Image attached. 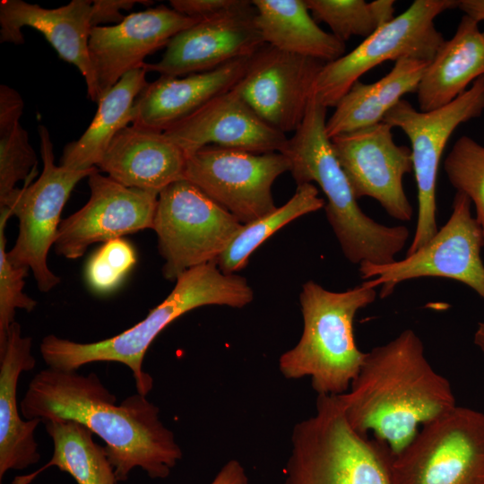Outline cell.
<instances>
[{"instance_id":"cell-4","label":"cell","mask_w":484,"mask_h":484,"mask_svg":"<svg viewBox=\"0 0 484 484\" xmlns=\"http://www.w3.org/2000/svg\"><path fill=\"white\" fill-rule=\"evenodd\" d=\"M326 109L312 96L302 123L280 152L288 159L297 186H320L327 199V220L350 263H393L404 248L410 230L402 225L380 224L360 209L327 135Z\"/></svg>"},{"instance_id":"cell-28","label":"cell","mask_w":484,"mask_h":484,"mask_svg":"<svg viewBox=\"0 0 484 484\" xmlns=\"http://www.w3.org/2000/svg\"><path fill=\"white\" fill-rule=\"evenodd\" d=\"M53 441V454L37 474L56 467L70 474L77 484H117L115 470L105 446L96 444L93 433L84 425L71 419L43 422Z\"/></svg>"},{"instance_id":"cell-38","label":"cell","mask_w":484,"mask_h":484,"mask_svg":"<svg viewBox=\"0 0 484 484\" xmlns=\"http://www.w3.org/2000/svg\"><path fill=\"white\" fill-rule=\"evenodd\" d=\"M458 8L479 22H484V0H459Z\"/></svg>"},{"instance_id":"cell-23","label":"cell","mask_w":484,"mask_h":484,"mask_svg":"<svg viewBox=\"0 0 484 484\" xmlns=\"http://www.w3.org/2000/svg\"><path fill=\"white\" fill-rule=\"evenodd\" d=\"M32 339L23 337L19 323L9 328L0 349V481L10 470H24L40 460L35 430L40 419L22 420L17 405V385L22 372L32 370Z\"/></svg>"},{"instance_id":"cell-12","label":"cell","mask_w":484,"mask_h":484,"mask_svg":"<svg viewBox=\"0 0 484 484\" xmlns=\"http://www.w3.org/2000/svg\"><path fill=\"white\" fill-rule=\"evenodd\" d=\"M471 203L468 196L456 192L448 220L431 239L400 261L360 264L361 278L373 288L381 286V298L391 295L402 281L435 277L460 281L484 300V237L471 215Z\"/></svg>"},{"instance_id":"cell-20","label":"cell","mask_w":484,"mask_h":484,"mask_svg":"<svg viewBox=\"0 0 484 484\" xmlns=\"http://www.w3.org/2000/svg\"><path fill=\"white\" fill-rule=\"evenodd\" d=\"M92 1L72 0L57 8H43L22 0L0 2V42L22 44L23 27L41 32L59 57L80 71L84 77L88 97L100 100L95 73L89 55Z\"/></svg>"},{"instance_id":"cell-6","label":"cell","mask_w":484,"mask_h":484,"mask_svg":"<svg viewBox=\"0 0 484 484\" xmlns=\"http://www.w3.org/2000/svg\"><path fill=\"white\" fill-rule=\"evenodd\" d=\"M290 438L283 484H392L388 446L350 426L341 394L317 395Z\"/></svg>"},{"instance_id":"cell-3","label":"cell","mask_w":484,"mask_h":484,"mask_svg":"<svg viewBox=\"0 0 484 484\" xmlns=\"http://www.w3.org/2000/svg\"><path fill=\"white\" fill-rule=\"evenodd\" d=\"M253 298V289L244 277L224 273L217 262H211L183 272L169 295L143 320L125 332L90 343L50 334L43 338L39 350L49 367L61 370H77L96 361L122 363L133 372L137 393L147 396L153 379L143 372V360L148 348L164 328L194 308L210 305L241 308Z\"/></svg>"},{"instance_id":"cell-14","label":"cell","mask_w":484,"mask_h":484,"mask_svg":"<svg viewBox=\"0 0 484 484\" xmlns=\"http://www.w3.org/2000/svg\"><path fill=\"white\" fill-rule=\"evenodd\" d=\"M331 142L357 199L373 198L391 217L411 220L413 208L402 184L413 170L411 151L394 143L389 125L382 121Z\"/></svg>"},{"instance_id":"cell-11","label":"cell","mask_w":484,"mask_h":484,"mask_svg":"<svg viewBox=\"0 0 484 484\" xmlns=\"http://www.w3.org/2000/svg\"><path fill=\"white\" fill-rule=\"evenodd\" d=\"M484 111V76L450 103L420 111L401 99L383 122L400 128L409 138L418 189V217L411 255L423 246L437 232L436 181L439 163L454 131L462 123L481 116Z\"/></svg>"},{"instance_id":"cell-36","label":"cell","mask_w":484,"mask_h":484,"mask_svg":"<svg viewBox=\"0 0 484 484\" xmlns=\"http://www.w3.org/2000/svg\"><path fill=\"white\" fill-rule=\"evenodd\" d=\"M136 4H151L152 1L146 0H95L91 5V27L100 26L102 23L117 22L123 21L125 16L122 10L129 11Z\"/></svg>"},{"instance_id":"cell-21","label":"cell","mask_w":484,"mask_h":484,"mask_svg":"<svg viewBox=\"0 0 484 484\" xmlns=\"http://www.w3.org/2000/svg\"><path fill=\"white\" fill-rule=\"evenodd\" d=\"M186 155L164 132L129 125L117 133L97 168L119 184L160 194L185 179Z\"/></svg>"},{"instance_id":"cell-37","label":"cell","mask_w":484,"mask_h":484,"mask_svg":"<svg viewBox=\"0 0 484 484\" xmlns=\"http://www.w3.org/2000/svg\"><path fill=\"white\" fill-rule=\"evenodd\" d=\"M210 484H249L246 470L236 459L229 460Z\"/></svg>"},{"instance_id":"cell-22","label":"cell","mask_w":484,"mask_h":484,"mask_svg":"<svg viewBox=\"0 0 484 484\" xmlns=\"http://www.w3.org/2000/svg\"><path fill=\"white\" fill-rule=\"evenodd\" d=\"M248 59L234 60L214 70L182 78L160 75L137 96L132 124L164 132L233 89L244 75Z\"/></svg>"},{"instance_id":"cell-39","label":"cell","mask_w":484,"mask_h":484,"mask_svg":"<svg viewBox=\"0 0 484 484\" xmlns=\"http://www.w3.org/2000/svg\"><path fill=\"white\" fill-rule=\"evenodd\" d=\"M473 342L484 353V321L478 323L473 335Z\"/></svg>"},{"instance_id":"cell-25","label":"cell","mask_w":484,"mask_h":484,"mask_svg":"<svg viewBox=\"0 0 484 484\" xmlns=\"http://www.w3.org/2000/svg\"><path fill=\"white\" fill-rule=\"evenodd\" d=\"M428 64L424 60L402 58L380 80L372 83L356 82L326 120L328 137L382 122L405 94L417 92Z\"/></svg>"},{"instance_id":"cell-27","label":"cell","mask_w":484,"mask_h":484,"mask_svg":"<svg viewBox=\"0 0 484 484\" xmlns=\"http://www.w3.org/2000/svg\"><path fill=\"white\" fill-rule=\"evenodd\" d=\"M146 73L143 67L127 73L102 96L88 128L65 147L60 166L76 170L97 168L114 137L133 123L134 101L149 83Z\"/></svg>"},{"instance_id":"cell-2","label":"cell","mask_w":484,"mask_h":484,"mask_svg":"<svg viewBox=\"0 0 484 484\" xmlns=\"http://www.w3.org/2000/svg\"><path fill=\"white\" fill-rule=\"evenodd\" d=\"M346 417L359 433L402 452L425 425L456 405L450 382L431 367L411 329L366 352L359 372L341 394Z\"/></svg>"},{"instance_id":"cell-17","label":"cell","mask_w":484,"mask_h":484,"mask_svg":"<svg viewBox=\"0 0 484 484\" xmlns=\"http://www.w3.org/2000/svg\"><path fill=\"white\" fill-rule=\"evenodd\" d=\"M255 17L250 1L241 8L200 20L170 39L159 62L145 63L143 67L160 75L180 77L248 58L265 44Z\"/></svg>"},{"instance_id":"cell-30","label":"cell","mask_w":484,"mask_h":484,"mask_svg":"<svg viewBox=\"0 0 484 484\" xmlns=\"http://www.w3.org/2000/svg\"><path fill=\"white\" fill-rule=\"evenodd\" d=\"M24 102L14 89L0 85V202L4 201L22 180L38 173L37 155L29 141L20 117Z\"/></svg>"},{"instance_id":"cell-33","label":"cell","mask_w":484,"mask_h":484,"mask_svg":"<svg viewBox=\"0 0 484 484\" xmlns=\"http://www.w3.org/2000/svg\"><path fill=\"white\" fill-rule=\"evenodd\" d=\"M13 215L7 207L0 208V349L13 324L16 309L32 311L37 302L23 292L24 278L30 269L13 265L7 255L5 226Z\"/></svg>"},{"instance_id":"cell-32","label":"cell","mask_w":484,"mask_h":484,"mask_svg":"<svg viewBox=\"0 0 484 484\" xmlns=\"http://www.w3.org/2000/svg\"><path fill=\"white\" fill-rule=\"evenodd\" d=\"M444 169L456 192L473 202L484 237V146L469 136H461L445 157Z\"/></svg>"},{"instance_id":"cell-15","label":"cell","mask_w":484,"mask_h":484,"mask_svg":"<svg viewBox=\"0 0 484 484\" xmlns=\"http://www.w3.org/2000/svg\"><path fill=\"white\" fill-rule=\"evenodd\" d=\"M325 64L264 44L249 57L234 89L264 122L286 134L302 123Z\"/></svg>"},{"instance_id":"cell-18","label":"cell","mask_w":484,"mask_h":484,"mask_svg":"<svg viewBox=\"0 0 484 484\" xmlns=\"http://www.w3.org/2000/svg\"><path fill=\"white\" fill-rule=\"evenodd\" d=\"M198 21L160 5L132 13L116 25L93 27L89 55L100 99L125 74L143 67L146 56Z\"/></svg>"},{"instance_id":"cell-1","label":"cell","mask_w":484,"mask_h":484,"mask_svg":"<svg viewBox=\"0 0 484 484\" xmlns=\"http://www.w3.org/2000/svg\"><path fill=\"white\" fill-rule=\"evenodd\" d=\"M116 401L95 373L48 367L33 376L20 410L26 419H71L87 427L104 440L117 481L136 467L151 479L167 478L183 452L160 419L159 407L139 393L120 405Z\"/></svg>"},{"instance_id":"cell-29","label":"cell","mask_w":484,"mask_h":484,"mask_svg":"<svg viewBox=\"0 0 484 484\" xmlns=\"http://www.w3.org/2000/svg\"><path fill=\"white\" fill-rule=\"evenodd\" d=\"M325 205L324 199L319 197L314 184L297 186L292 197L273 212L243 224L228 247L217 259L221 272L234 274L246 266L253 252L268 238L289 222L305 214L316 212Z\"/></svg>"},{"instance_id":"cell-26","label":"cell","mask_w":484,"mask_h":484,"mask_svg":"<svg viewBox=\"0 0 484 484\" xmlns=\"http://www.w3.org/2000/svg\"><path fill=\"white\" fill-rule=\"evenodd\" d=\"M252 4L265 44L325 63L344 55L345 42L318 26L305 0H253Z\"/></svg>"},{"instance_id":"cell-10","label":"cell","mask_w":484,"mask_h":484,"mask_svg":"<svg viewBox=\"0 0 484 484\" xmlns=\"http://www.w3.org/2000/svg\"><path fill=\"white\" fill-rule=\"evenodd\" d=\"M392 484H484V413L455 406L423 425L390 464Z\"/></svg>"},{"instance_id":"cell-19","label":"cell","mask_w":484,"mask_h":484,"mask_svg":"<svg viewBox=\"0 0 484 484\" xmlns=\"http://www.w3.org/2000/svg\"><path fill=\"white\" fill-rule=\"evenodd\" d=\"M188 155L214 145L256 153L281 151L288 138L264 122L233 88L164 131Z\"/></svg>"},{"instance_id":"cell-5","label":"cell","mask_w":484,"mask_h":484,"mask_svg":"<svg viewBox=\"0 0 484 484\" xmlns=\"http://www.w3.org/2000/svg\"><path fill=\"white\" fill-rule=\"evenodd\" d=\"M376 289L367 281L339 292L314 281L304 283L299 294L303 332L298 343L280 357L281 375L286 379L309 376L317 395L347 393L366 355L354 339V317L375 301Z\"/></svg>"},{"instance_id":"cell-24","label":"cell","mask_w":484,"mask_h":484,"mask_svg":"<svg viewBox=\"0 0 484 484\" xmlns=\"http://www.w3.org/2000/svg\"><path fill=\"white\" fill-rule=\"evenodd\" d=\"M479 24L464 14L454 36L441 44L416 92L420 111L445 106L484 76V30Z\"/></svg>"},{"instance_id":"cell-13","label":"cell","mask_w":484,"mask_h":484,"mask_svg":"<svg viewBox=\"0 0 484 484\" xmlns=\"http://www.w3.org/2000/svg\"><path fill=\"white\" fill-rule=\"evenodd\" d=\"M290 171L288 159L279 151L256 153L214 145L186 155L185 179L247 224L272 212V186Z\"/></svg>"},{"instance_id":"cell-31","label":"cell","mask_w":484,"mask_h":484,"mask_svg":"<svg viewBox=\"0 0 484 484\" xmlns=\"http://www.w3.org/2000/svg\"><path fill=\"white\" fill-rule=\"evenodd\" d=\"M316 22L326 23L340 40L353 36L367 38L394 18V1L305 0Z\"/></svg>"},{"instance_id":"cell-7","label":"cell","mask_w":484,"mask_h":484,"mask_svg":"<svg viewBox=\"0 0 484 484\" xmlns=\"http://www.w3.org/2000/svg\"><path fill=\"white\" fill-rule=\"evenodd\" d=\"M38 130L42 172L36 181L32 182L35 177H31L22 188L16 187L0 202V208H9L19 220L17 239L7 252L10 262L31 270L38 289L48 292L61 281L48 266V255L57 237L61 212L77 183L97 168L76 170L56 165L48 128L39 125Z\"/></svg>"},{"instance_id":"cell-35","label":"cell","mask_w":484,"mask_h":484,"mask_svg":"<svg viewBox=\"0 0 484 484\" xmlns=\"http://www.w3.org/2000/svg\"><path fill=\"white\" fill-rule=\"evenodd\" d=\"M247 0H170L171 8L196 20L207 19L246 5Z\"/></svg>"},{"instance_id":"cell-16","label":"cell","mask_w":484,"mask_h":484,"mask_svg":"<svg viewBox=\"0 0 484 484\" xmlns=\"http://www.w3.org/2000/svg\"><path fill=\"white\" fill-rule=\"evenodd\" d=\"M88 184V202L59 225L54 244L59 255L77 259L94 243L152 229L159 193L126 187L98 169Z\"/></svg>"},{"instance_id":"cell-9","label":"cell","mask_w":484,"mask_h":484,"mask_svg":"<svg viewBox=\"0 0 484 484\" xmlns=\"http://www.w3.org/2000/svg\"><path fill=\"white\" fill-rule=\"evenodd\" d=\"M458 4L459 0H415L350 53L326 63L315 80L313 96L326 108L335 107L364 73L384 62L402 58L430 62L445 40L434 21Z\"/></svg>"},{"instance_id":"cell-34","label":"cell","mask_w":484,"mask_h":484,"mask_svg":"<svg viewBox=\"0 0 484 484\" xmlns=\"http://www.w3.org/2000/svg\"><path fill=\"white\" fill-rule=\"evenodd\" d=\"M136 263L132 245L124 238L104 243L89 259L85 277L89 286L97 292L115 290Z\"/></svg>"},{"instance_id":"cell-8","label":"cell","mask_w":484,"mask_h":484,"mask_svg":"<svg viewBox=\"0 0 484 484\" xmlns=\"http://www.w3.org/2000/svg\"><path fill=\"white\" fill-rule=\"evenodd\" d=\"M242 226L191 182L169 185L159 194L152 225L164 278L177 281L191 268L216 262Z\"/></svg>"}]
</instances>
